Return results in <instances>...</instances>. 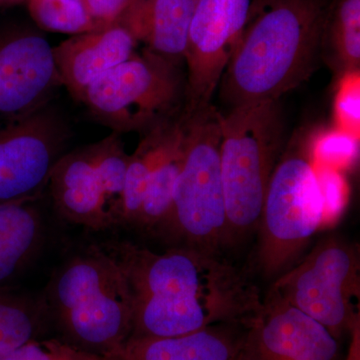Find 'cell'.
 I'll use <instances>...</instances> for the list:
<instances>
[{
	"label": "cell",
	"mask_w": 360,
	"mask_h": 360,
	"mask_svg": "<svg viewBox=\"0 0 360 360\" xmlns=\"http://www.w3.org/2000/svg\"><path fill=\"white\" fill-rule=\"evenodd\" d=\"M129 162L117 132L63 153L47 184L56 212L71 224L92 231L124 226Z\"/></svg>",
	"instance_id": "cell-7"
},
{
	"label": "cell",
	"mask_w": 360,
	"mask_h": 360,
	"mask_svg": "<svg viewBox=\"0 0 360 360\" xmlns=\"http://www.w3.org/2000/svg\"><path fill=\"white\" fill-rule=\"evenodd\" d=\"M136 44L130 33L116 23L96 32L75 35L52 47V51L63 85L71 96L79 99L96 78L129 59Z\"/></svg>",
	"instance_id": "cell-14"
},
{
	"label": "cell",
	"mask_w": 360,
	"mask_h": 360,
	"mask_svg": "<svg viewBox=\"0 0 360 360\" xmlns=\"http://www.w3.org/2000/svg\"><path fill=\"white\" fill-rule=\"evenodd\" d=\"M195 0H132L118 25L167 58L184 56Z\"/></svg>",
	"instance_id": "cell-16"
},
{
	"label": "cell",
	"mask_w": 360,
	"mask_h": 360,
	"mask_svg": "<svg viewBox=\"0 0 360 360\" xmlns=\"http://www.w3.org/2000/svg\"><path fill=\"white\" fill-rule=\"evenodd\" d=\"M356 151L354 137L345 132H333L322 137L315 148V155L319 160L328 165H340L350 160Z\"/></svg>",
	"instance_id": "cell-24"
},
{
	"label": "cell",
	"mask_w": 360,
	"mask_h": 360,
	"mask_svg": "<svg viewBox=\"0 0 360 360\" xmlns=\"http://www.w3.org/2000/svg\"><path fill=\"white\" fill-rule=\"evenodd\" d=\"M322 200H323L326 220L333 219L340 212L345 201V184L342 179L333 169H323L319 174Z\"/></svg>",
	"instance_id": "cell-25"
},
{
	"label": "cell",
	"mask_w": 360,
	"mask_h": 360,
	"mask_svg": "<svg viewBox=\"0 0 360 360\" xmlns=\"http://www.w3.org/2000/svg\"><path fill=\"white\" fill-rule=\"evenodd\" d=\"M91 18L101 27L116 25L132 0H82Z\"/></svg>",
	"instance_id": "cell-26"
},
{
	"label": "cell",
	"mask_w": 360,
	"mask_h": 360,
	"mask_svg": "<svg viewBox=\"0 0 360 360\" xmlns=\"http://www.w3.org/2000/svg\"><path fill=\"white\" fill-rule=\"evenodd\" d=\"M328 11L324 0H255L221 77L232 108L279 101L309 77Z\"/></svg>",
	"instance_id": "cell-2"
},
{
	"label": "cell",
	"mask_w": 360,
	"mask_h": 360,
	"mask_svg": "<svg viewBox=\"0 0 360 360\" xmlns=\"http://www.w3.org/2000/svg\"><path fill=\"white\" fill-rule=\"evenodd\" d=\"M184 155V118L179 122L174 139L149 179L134 229L155 232L172 210L177 177Z\"/></svg>",
	"instance_id": "cell-18"
},
{
	"label": "cell",
	"mask_w": 360,
	"mask_h": 360,
	"mask_svg": "<svg viewBox=\"0 0 360 360\" xmlns=\"http://www.w3.org/2000/svg\"><path fill=\"white\" fill-rule=\"evenodd\" d=\"M326 221L316 169L302 153L278 160L270 176L258 224L257 264L265 277L292 266Z\"/></svg>",
	"instance_id": "cell-8"
},
{
	"label": "cell",
	"mask_w": 360,
	"mask_h": 360,
	"mask_svg": "<svg viewBox=\"0 0 360 360\" xmlns=\"http://www.w3.org/2000/svg\"><path fill=\"white\" fill-rule=\"evenodd\" d=\"M243 347L251 360H341L340 340L271 290L246 326Z\"/></svg>",
	"instance_id": "cell-13"
},
{
	"label": "cell",
	"mask_w": 360,
	"mask_h": 360,
	"mask_svg": "<svg viewBox=\"0 0 360 360\" xmlns=\"http://www.w3.org/2000/svg\"><path fill=\"white\" fill-rule=\"evenodd\" d=\"M220 163L226 208V243L257 229L265 193L283 143L278 101L219 115Z\"/></svg>",
	"instance_id": "cell-4"
},
{
	"label": "cell",
	"mask_w": 360,
	"mask_h": 360,
	"mask_svg": "<svg viewBox=\"0 0 360 360\" xmlns=\"http://www.w3.org/2000/svg\"><path fill=\"white\" fill-rule=\"evenodd\" d=\"M179 122H168L149 130L134 155L129 156L125 179L124 226H134L139 217L149 179L158 163L167 153Z\"/></svg>",
	"instance_id": "cell-19"
},
{
	"label": "cell",
	"mask_w": 360,
	"mask_h": 360,
	"mask_svg": "<svg viewBox=\"0 0 360 360\" xmlns=\"http://www.w3.org/2000/svg\"><path fill=\"white\" fill-rule=\"evenodd\" d=\"M42 297L49 319L71 340L103 355L131 335L129 288L120 267L99 245L66 257L52 274Z\"/></svg>",
	"instance_id": "cell-3"
},
{
	"label": "cell",
	"mask_w": 360,
	"mask_h": 360,
	"mask_svg": "<svg viewBox=\"0 0 360 360\" xmlns=\"http://www.w3.org/2000/svg\"><path fill=\"white\" fill-rule=\"evenodd\" d=\"M326 30L343 65L355 70L360 63V0H336L328 7Z\"/></svg>",
	"instance_id": "cell-22"
},
{
	"label": "cell",
	"mask_w": 360,
	"mask_h": 360,
	"mask_svg": "<svg viewBox=\"0 0 360 360\" xmlns=\"http://www.w3.org/2000/svg\"><path fill=\"white\" fill-rule=\"evenodd\" d=\"M68 137L65 122L46 106L0 123V203L41 198Z\"/></svg>",
	"instance_id": "cell-11"
},
{
	"label": "cell",
	"mask_w": 360,
	"mask_h": 360,
	"mask_svg": "<svg viewBox=\"0 0 360 360\" xmlns=\"http://www.w3.org/2000/svg\"><path fill=\"white\" fill-rule=\"evenodd\" d=\"M246 324L220 323L176 338H132L103 360H231L245 343Z\"/></svg>",
	"instance_id": "cell-15"
},
{
	"label": "cell",
	"mask_w": 360,
	"mask_h": 360,
	"mask_svg": "<svg viewBox=\"0 0 360 360\" xmlns=\"http://www.w3.org/2000/svg\"><path fill=\"white\" fill-rule=\"evenodd\" d=\"M25 1L26 0H0V7L18 6Z\"/></svg>",
	"instance_id": "cell-29"
},
{
	"label": "cell",
	"mask_w": 360,
	"mask_h": 360,
	"mask_svg": "<svg viewBox=\"0 0 360 360\" xmlns=\"http://www.w3.org/2000/svg\"><path fill=\"white\" fill-rule=\"evenodd\" d=\"M243 345H245V343H243ZM231 360H251V359L250 355L248 354V352H246L245 347H243L240 352H239L238 354Z\"/></svg>",
	"instance_id": "cell-30"
},
{
	"label": "cell",
	"mask_w": 360,
	"mask_h": 360,
	"mask_svg": "<svg viewBox=\"0 0 360 360\" xmlns=\"http://www.w3.org/2000/svg\"><path fill=\"white\" fill-rule=\"evenodd\" d=\"M184 90L172 58L146 49L96 78L78 101L113 132L149 131L172 117Z\"/></svg>",
	"instance_id": "cell-6"
},
{
	"label": "cell",
	"mask_w": 360,
	"mask_h": 360,
	"mask_svg": "<svg viewBox=\"0 0 360 360\" xmlns=\"http://www.w3.org/2000/svg\"><path fill=\"white\" fill-rule=\"evenodd\" d=\"M0 360H103L58 341H28L20 347L0 354Z\"/></svg>",
	"instance_id": "cell-23"
},
{
	"label": "cell",
	"mask_w": 360,
	"mask_h": 360,
	"mask_svg": "<svg viewBox=\"0 0 360 360\" xmlns=\"http://www.w3.org/2000/svg\"><path fill=\"white\" fill-rule=\"evenodd\" d=\"M269 290L340 340L360 323L359 246L340 236L322 238Z\"/></svg>",
	"instance_id": "cell-9"
},
{
	"label": "cell",
	"mask_w": 360,
	"mask_h": 360,
	"mask_svg": "<svg viewBox=\"0 0 360 360\" xmlns=\"http://www.w3.org/2000/svg\"><path fill=\"white\" fill-rule=\"evenodd\" d=\"M219 112L212 106L184 116V155L172 210L156 229L174 246L219 251L226 243Z\"/></svg>",
	"instance_id": "cell-5"
},
{
	"label": "cell",
	"mask_w": 360,
	"mask_h": 360,
	"mask_svg": "<svg viewBox=\"0 0 360 360\" xmlns=\"http://www.w3.org/2000/svg\"><path fill=\"white\" fill-rule=\"evenodd\" d=\"M349 336V347L343 360H360V323L352 328Z\"/></svg>",
	"instance_id": "cell-28"
},
{
	"label": "cell",
	"mask_w": 360,
	"mask_h": 360,
	"mask_svg": "<svg viewBox=\"0 0 360 360\" xmlns=\"http://www.w3.org/2000/svg\"><path fill=\"white\" fill-rule=\"evenodd\" d=\"M255 0H195L184 58L188 75L186 116L210 106Z\"/></svg>",
	"instance_id": "cell-10"
},
{
	"label": "cell",
	"mask_w": 360,
	"mask_h": 360,
	"mask_svg": "<svg viewBox=\"0 0 360 360\" xmlns=\"http://www.w3.org/2000/svg\"><path fill=\"white\" fill-rule=\"evenodd\" d=\"M63 85L47 40L32 30L0 33V123L46 106Z\"/></svg>",
	"instance_id": "cell-12"
},
{
	"label": "cell",
	"mask_w": 360,
	"mask_h": 360,
	"mask_svg": "<svg viewBox=\"0 0 360 360\" xmlns=\"http://www.w3.org/2000/svg\"><path fill=\"white\" fill-rule=\"evenodd\" d=\"M120 267L130 296L129 338H176L258 314L257 284L220 251L172 246L155 252L129 241L99 245Z\"/></svg>",
	"instance_id": "cell-1"
},
{
	"label": "cell",
	"mask_w": 360,
	"mask_h": 360,
	"mask_svg": "<svg viewBox=\"0 0 360 360\" xmlns=\"http://www.w3.org/2000/svg\"><path fill=\"white\" fill-rule=\"evenodd\" d=\"M34 22L47 32L84 34L101 30L82 0H26Z\"/></svg>",
	"instance_id": "cell-21"
},
{
	"label": "cell",
	"mask_w": 360,
	"mask_h": 360,
	"mask_svg": "<svg viewBox=\"0 0 360 360\" xmlns=\"http://www.w3.org/2000/svg\"><path fill=\"white\" fill-rule=\"evenodd\" d=\"M41 198L0 203V290L34 259L44 241Z\"/></svg>",
	"instance_id": "cell-17"
},
{
	"label": "cell",
	"mask_w": 360,
	"mask_h": 360,
	"mask_svg": "<svg viewBox=\"0 0 360 360\" xmlns=\"http://www.w3.org/2000/svg\"><path fill=\"white\" fill-rule=\"evenodd\" d=\"M44 297L0 290V354L34 340L49 319Z\"/></svg>",
	"instance_id": "cell-20"
},
{
	"label": "cell",
	"mask_w": 360,
	"mask_h": 360,
	"mask_svg": "<svg viewBox=\"0 0 360 360\" xmlns=\"http://www.w3.org/2000/svg\"><path fill=\"white\" fill-rule=\"evenodd\" d=\"M359 82L347 84L338 96V117L349 129H355L359 125Z\"/></svg>",
	"instance_id": "cell-27"
}]
</instances>
